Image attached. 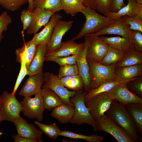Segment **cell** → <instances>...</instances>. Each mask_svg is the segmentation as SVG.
I'll list each match as a JSON object with an SVG mask.
<instances>
[{"mask_svg": "<svg viewBox=\"0 0 142 142\" xmlns=\"http://www.w3.org/2000/svg\"><path fill=\"white\" fill-rule=\"evenodd\" d=\"M105 114L124 129L135 142L142 141V138L140 137L135 124L125 105L113 100Z\"/></svg>", "mask_w": 142, "mask_h": 142, "instance_id": "cell-1", "label": "cell"}, {"mask_svg": "<svg viewBox=\"0 0 142 142\" xmlns=\"http://www.w3.org/2000/svg\"><path fill=\"white\" fill-rule=\"evenodd\" d=\"M81 12L85 16L86 20L80 31L72 39L74 40L80 39L86 35L98 32L115 20L102 16L88 7H85Z\"/></svg>", "mask_w": 142, "mask_h": 142, "instance_id": "cell-2", "label": "cell"}, {"mask_svg": "<svg viewBox=\"0 0 142 142\" xmlns=\"http://www.w3.org/2000/svg\"><path fill=\"white\" fill-rule=\"evenodd\" d=\"M87 92L83 89L76 92L75 95L69 100L74 107L73 116L70 123L78 125L85 124L92 126L94 131H97L96 121L92 117L85 104Z\"/></svg>", "mask_w": 142, "mask_h": 142, "instance_id": "cell-3", "label": "cell"}, {"mask_svg": "<svg viewBox=\"0 0 142 142\" xmlns=\"http://www.w3.org/2000/svg\"><path fill=\"white\" fill-rule=\"evenodd\" d=\"M87 59L89 68L90 90L96 88L107 80L114 79V71L118 62L106 65Z\"/></svg>", "mask_w": 142, "mask_h": 142, "instance_id": "cell-4", "label": "cell"}, {"mask_svg": "<svg viewBox=\"0 0 142 142\" xmlns=\"http://www.w3.org/2000/svg\"><path fill=\"white\" fill-rule=\"evenodd\" d=\"M0 105L4 120L13 122L20 116L22 107L15 94L4 91L0 97Z\"/></svg>", "mask_w": 142, "mask_h": 142, "instance_id": "cell-5", "label": "cell"}, {"mask_svg": "<svg viewBox=\"0 0 142 142\" xmlns=\"http://www.w3.org/2000/svg\"><path fill=\"white\" fill-rule=\"evenodd\" d=\"M44 83L42 88H48L55 92L62 99L63 103L74 106L69 99L73 97L76 92L69 90L61 83L58 75L48 72L43 73Z\"/></svg>", "mask_w": 142, "mask_h": 142, "instance_id": "cell-6", "label": "cell"}, {"mask_svg": "<svg viewBox=\"0 0 142 142\" xmlns=\"http://www.w3.org/2000/svg\"><path fill=\"white\" fill-rule=\"evenodd\" d=\"M34 95L33 98L31 96L24 97L21 102L22 111L25 116L41 121L43 119V113L45 108L40 93Z\"/></svg>", "mask_w": 142, "mask_h": 142, "instance_id": "cell-7", "label": "cell"}, {"mask_svg": "<svg viewBox=\"0 0 142 142\" xmlns=\"http://www.w3.org/2000/svg\"><path fill=\"white\" fill-rule=\"evenodd\" d=\"M96 121L97 131H100L109 134L119 142H135L124 129L105 114Z\"/></svg>", "mask_w": 142, "mask_h": 142, "instance_id": "cell-8", "label": "cell"}, {"mask_svg": "<svg viewBox=\"0 0 142 142\" xmlns=\"http://www.w3.org/2000/svg\"><path fill=\"white\" fill-rule=\"evenodd\" d=\"M113 100L105 92L85 99V104L92 116L96 121L105 114Z\"/></svg>", "mask_w": 142, "mask_h": 142, "instance_id": "cell-9", "label": "cell"}, {"mask_svg": "<svg viewBox=\"0 0 142 142\" xmlns=\"http://www.w3.org/2000/svg\"><path fill=\"white\" fill-rule=\"evenodd\" d=\"M131 80L121 82L106 93L112 99L124 105L133 103H142V98L131 92L128 88L127 83Z\"/></svg>", "mask_w": 142, "mask_h": 142, "instance_id": "cell-10", "label": "cell"}, {"mask_svg": "<svg viewBox=\"0 0 142 142\" xmlns=\"http://www.w3.org/2000/svg\"><path fill=\"white\" fill-rule=\"evenodd\" d=\"M85 44L83 49L78 54L76 60L79 74L82 78L84 83V89L87 93L90 90V79L89 68L87 59V52L89 44L92 37L85 36Z\"/></svg>", "mask_w": 142, "mask_h": 142, "instance_id": "cell-11", "label": "cell"}, {"mask_svg": "<svg viewBox=\"0 0 142 142\" xmlns=\"http://www.w3.org/2000/svg\"><path fill=\"white\" fill-rule=\"evenodd\" d=\"M73 22L59 20L55 25L50 40L47 45L46 54L57 49L61 45L65 33L72 28Z\"/></svg>", "mask_w": 142, "mask_h": 142, "instance_id": "cell-12", "label": "cell"}, {"mask_svg": "<svg viewBox=\"0 0 142 142\" xmlns=\"http://www.w3.org/2000/svg\"><path fill=\"white\" fill-rule=\"evenodd\" d=\"M85 44V42L78 43L72 39L62 42L59 48L46 55L45 60L47 61H52L58 58L78 54L83 49Z\"/></svg>", "mask_w": 142, "mask_h": 142, "instance_id": "cell-13", "label": "cell"}, {"mask_svg": "<svg viewBox=\"0 0 142 142\" xmlns=\"http://www.w3.org/2000/svg\"><path fill=\"white\" fill-rule=\"evenodd\" d=\"M92 37L87 48V58L100 63L107 52L109 46L100 37Z\"/></svg>", "mask_w": 142, "mask_h": 142, "instance_id": "cell-14", "label": "cell"}, {"mask_svg": "<svg viewBox=\"0 0 142 142\" xmlns=\"http://www.w3.org/2000/svg\"><path fill=\"white\" fill-rule=\"evenodd\" d=\"M16 128L17 134L22 136L36 140L37 142H43L42 132L37 129L32 124L27 122L20 116L13 122Z\"/></svg>", "mask_w": 142, "mask_h": 142, "instance_id": "cell-15", "label": "cell"}, {"mask_svg": "<svg viewBox=\"0 0 142 142\" xmlns=\"http://www.w3.org/2000/svg\"><path fill=\"white\" fill-rule=\"evenodd\" d=\"M130 30L129 26L126 24L121 18L115 19L112 23L98 32L86 36L99 37L104 34H116L123 37L129 38Z\"/></svg>", "mask_w": 142, "mask_h": 142, "instance_id": "cell-16", "label": "cell"}, {"mask_svg": "<svg viewBox=\"0 0 142 142\" xmlns=\"http://www.w3.org/2000/svg\"><path fill=\"white\" fill-rule=\"evenodd\" d=\"M33 13L32 21L26 32L28 35L37 33L49 22L52 16L55 13L39 8H35Z\"/></svg>", "mask_w": 142, "mask_h": 142, "instance_id": "cell-17", "label": "cell"}, {"mask_svg": "<svg viewBox=\"0 0 142 142\" xmlns=\"http://www.w3.org/2000/svg\"><path fill=\"white\" fill-rule=\"evenodd\" d=\"M43 83V72L30 76L19 92L18 94L25 97L40 93Z\"/></svg>", "mask_w": 142, "mask_h": 142, "instance_id": "cell-18", "label": "cell"}, {"mask_svg": "<svg viewBox=\"0 0 142 142\" xmlns=\"http://www.w3.org/2000/svg\"><path fill=\"white\" fill-rule=\"evenodd\" d=\"M142 77V63L132 65L116 67L114 80L119 82L131 80Z\"/></svg>", "mask_w": 142, "mask_h": 142, "instance_id": "cell-19", "label": "cell"}, {"mask_svg": "<svg viewBox=\"0 0 142 142\" xmlns=\"http://www.w3.org/2000/svg\"><path fill=\"white\" fill-rule=\"evenodd\" d=\"M106 17L114 19H120L124 16L132 17L136 15L142 16V5L139 4L136 0H128V3L116 12L110 11L103 14Z\"/></svg>", "mask_w": 142, "mask_h": 142, "instance_id": "cell-20", "label": "cell"}, {"mask_svg": "<svg viewBox=\"0 0 142 142\" xmlns=\"http://www.w3.org/2000/svg\"><path fill=\"white\" fill-rule=\"evenodd\" d=\"M62 18V16L58 13L54 14L50 21L44 26V28L38 33H36L32 39L38 45H47L49 43L54 28L58 21Z\"/></svg>", "mask_w": 142, "mask_h": 142, "instance_id": "cell-21", "label": "cell"}, {"mask_svg": "<svg viewBox=\"0 0 142 142\" xmlns=\"http://www.w3.org/2000/svg\"><path fill=\"white\" fill-rule=\"evenodd\" d=\"M37 46L32 39L25 42L21 47L16 50V61L20 63L25 62L28 69L36 53Z\"/></svg>", "mask_w": 142, "mask_h": 142, "instance_id": "cell-22", "label": "cell"}, {"mask_svg": "<svg viewBox=\"0 0 142 142\" xmlns=\"http://www.w3.org/2000/svg\"><path fill=\"white\" fill-rule=\"evenodd\" d=\"M47 45H37L36 53L27 69V75L30 76L43 72V66L46 54Z\"/></svg>", "mask_w": 142, "mask_h": 142, "instance_id": "cell-23", "label": "cell"}, {"mask_svg": "<svg viewBox=\"0 0 142 142\" xmlns=\"http://www.w3.org/2000/svg\"><path fill=\"white\" fill-rule=\"evenodd\" d=\"M74 113V107L63 103L53 108L50 114L62 124L70 123Z\"/></svg>", "mask_w": 142, "mask_h": 142, "instance_id": "cell-24", "label": "cell"}, {"mask_svg": "<svg viewBox=\"0 0 142 142\" xmlns=\"http://www.w3.org/2000/svg\"><path fill=\"white\" fill-rule=\"evenodd\" d=\"M40 93L42 97L45 109L50 110L63 103L59 97L53 91L48 88H42Z\"/></svg>", "mask_w": 142, "mask_h": 142, "instance_id": "cell-25", "label": "cell"}, {"mask_svg": "<svg viewBox=\"0 0 142 142\" xmlns=\"http://www.w3.org/2000/svg\"><path fill=\"white\" fill-rule=\"evenodd\" d=\"M125 105L135 124L140 137L142 138V103H131Z\"/></svg>", "mask_w": 142, "mask_h": 142, "instance_id": "cell-26", "label": "cell"}, {"mask_svg": "<svg viewBox=\"0 0 142 142\" xmlns=\"http://www.w3.org/2000/svg\"><path fill=\"white\" fill-rule=\"evenodd\" d=\"M109 46L126 52L131 49V45L129 38L115 37H108L104 36L100 37Z\"/></svg>", "mask_w": 142, "mask_h": 142, "instance_id": "cell-27", "label": "cell"}, {"mask_svg": "<svg viewBox=\"0 0 142 142\" xmlns=\"http://www.w3.org/2000/svg\"><path fill=\"white\" fill-rule=\"evenodd\" d=\"M63 85L68 89L75 92L84 89L83 79L79 74L60 79Z\"/></svg>", "mask_w": 142, "mask_h": 142, "instance_id": "cell-28", "label": "cell"}, {"mask_svg": "<svg viewBox=\"0 0 142 142\" xmlns=\"http://www.w3.org/2000/svg\"><path fill=\"white\" fill-rule=\"evenodd\" d=\"M142 63V52L131 49L126 53L124 58L117 63L116 67Z\"/></svg>", "mask_w": 142, "mask_h": 142, "instance_id": "cell-29", "label": "cell"}, {"mask_svg": "<svg viewBox=\"0 0 142 142\" xmlns=\"http://www.w3.org/2000/svg\"><path fill=\"white\" fill-rule=\"evenodd\" d=\"M34 8H39L54 13L63 10L60 0H33Z\"/></svg>", "mask_w": 142, "mask_h": 142, "instance_id": "cell-30", "label": "cell"}, {"mask_svg": "<svg viewBox=\"0 0 142 142\" xmlns=\"http://www.w3.org/2000/svg\"><path fill=\"white\" fill-rule=\"evenodd\" d=\"M63 10L72 16L81 12L85 7L82 0H60Z\"/></svg>", "mask_w": 142, "mask_h": 142, "instance_id": "cell-31", "label": "cell"}, {"mask_svg": "<svg viewBox=\"0 0 142 142\" xmlns=\"http://www.w3.org/2000/svg\"><path fill=\"white\" fill-rule=\"evenodd\" d=\"M126 53L109 46L107 52L100 64L108 65L118 62L124 58Z\"/></svg>", "mask_w": 142, "mask_h": 142, "instance_id": "cell-32", "label": "cell"}, {"mask_svg": "<svg viewBox=\"0 0 142 142\" xmlns=\"http://www.w3.org/2000/svg\"><path fill=\"white\" fill-rule=\"evenodd\" d=\"M121 82H117L113 79L107 80L101 84L96 88L90 89L86 94L85 99H88L102 93L108 92Z\"/></svg>", "mask_w": 142, "mask_h": 142, "instance_id": "cell-33", "label": "cell"}, {"mask_svg": "<svg viewBox=\"0 0 142 142\" xmlns=\"http://www.w3.org/2000/svg\"><path fill=\"white\" fill-rule=\"evenodd\" d=\"M59 136L72 139H83L88 142H102L104 139L103 137L95 134L86 135L66 130L61 131L59 133Z\"/></svg>", "mask_w": 142, "mask_h": 142, "instance_id": "cell-34", "label": "cell"}, {"mask_svg": "<svg viewBox=\"0 0 142 142\" xmlns=\"http://www.w3.org/2000/svg\"><path fill=\"white\" fill-rule=\"evenodd\" d=\"M35 123L42 132L50 139L55 140L59 136L61 130L55 123L47 125L41 123L37 120L35 121Z\"/></svg>", "mask_w": 142, "mask_h": 142, "instance_id": "cell-35", "label": "cell"}, {"mask_svg": "<svg viewBox=\"0 0 142 142\" xmlns=\"http://www.w3.org/2000/svg\"><path fill=\"white\" fill-rule=\"evenodd\" d=\"M142 33L139 31L131 29L129 36L132 48L140 52H142Z\"/></svg>", "mask_w": 142, "mask_h": 142, "instance_id": "cell-36", "label": "cell"}, {"mask_svg": "<svg viewBox=\"0 0 142 142\" xmlns=\"http://www.w3.org/2000/svg\"><path fill=\"white\" fill-rule=\"evenodd\" d=\"M124 22L130 26V29L142 32V16L136 15L132 17L128 16L122 17Z\"/></svg>", "mask_w": 142, "mask_h": 142, "instance_id": "cell-37", "label": "cell"}, {"mask_svg": "<svg viewBox=\"0 0 142 142\" xmlns=\"http://www.w3.org/2000/svg\"><path fill=\"white\" fill-rule=\"evenodd\" d=\"M28 2V0H0V5L7 10L14 11Z\"/></svg>", "mask_w": 142, "mask_h": 142, "instance_id": "cell-38", "label": "cell"}, {"mask_svg": "<svg viewBox=\"0 0 142 142\" xmlns=\"http://www.w3.org/2000/svg\"><path fill=\"white\" fill-rule=\"evenodd\" d=\"M79 74V70L77 64L60 66L58 75L59 79L67 76Z\"/></svg>", "mask_w": 142, "mask_h": 142, "instance_id": "cell-39", "label": "cell"}, {"mask_svg": "<svg viewBox=\"0 0 142 142\" xmlns=\"http://www.w3.org/2000/svg\"><path fill=\"white\" fill-rule=\"evenodd\" d=\"M128 89L131 92L142 98V78L137 77L127 83Z\"/></svg>", "mask_w": 142, "mask_h": 142, "instance_id": "cell-40", "label": "cell"}, {"mask_svg": "<svg viewBox=\"0 0 142 142\" xmlns=\"http://www.w3.org/2000/svg\"><path fill=\"white\" fill-rule=\"evenodd\" d=\"M33 12L25 9L21 12L20 18L23 25V29L22 32L23 35V32L27 30L33 18Z\"/></svg>", "mask_w": 142, "mask_h": 142, "instance_id": "cell-41", "label": "cell"}, {"mask_svg": "<svg viewBox=\"0 0 142 142\" xmlns=\"http://www.w3.org/2000/svg\"><path fill=\"white\" fill-rule=\"evenodd\" d=\"M78 54L72 55L71 56L58 58L53 59L52 61L57 63L60 66L76 64Z\"/></svg>", "mask_w": 142, "mask_h": 142, "instance_id": "cell-42", "label": "cell"}, {"mask_svg": "<svg viewBox=\"0 0 142 142\" xmlns=\"http://www.w3.org/2000/svg\"><path fill=\"white\" fill-rule=\"evenodd\" d=\"M12 22V19L6 11L3 12L0 15V34L6 31L9 25Z\"/></svg>", "mask_w": 142, "mask_h": 142, "instance_id": "cell-43", "label": "cell"}, {"mask_svg": "<svg viewBox=\"0 0 142 142\" xmlns=\"http://www.w3.org/2000/svg\"><path fill=\"white\" fill-rule=\"evenodd\" d=\"M21 67L20 72L15 84L12 93L15 94L21 82L25 76L27 75V69L24 62H22L21 63Z\"/></svg>", "mask_w": 142, "mask_h": 142, "instance_id": "cell-44", "label": "cell"}, {"mask_svg": "<svg viewBox=\"0 0 142 142\" xmlns=\"http://www.w3.org/2000/svg\"><path fill=\"white\" fill-rule=\"evenodd\" d=\"M95 5L96 11L103 14L109 11L110 0H93Z\"/></svg>", "mask_w": 142, "mask_h": 142, "instance_id": "cell-45", "label": "cell"}, {"mask_svg": "<svg viewBox=\"0 0 142 142\" xmlns=\"http://www.w3.org/2000/svg\"><path fill=\"white\" fill-rule=\"evenodd\" d=\"M109 11L113 12H116L121 8L125 6L124 0H110Z\"/></svg>", "mask_w": 142, "mask_h": 142, "instance_id": "cell-46", "label": "cell"}, {"mask_svg": "<svg viewBox=\"0 0 142 142\" xmlns=\"http://www.w3.org/2000/svg\"><path fill=\"white\" fill-rule=\"evenodd\" d=\"M12 137L14 142H37L35 139L24 137L18 134L13 135Z\"/></svg>", "mask_w": 142, "mask_h": 142, "instance_id": "cell-47", "label": "cell"}, {"mask_svg": "<svg viewBox=\"0 0 142 142\" xmlns=\"http://www.w3.org/2000/svg\"><path fill=\"white\" fill-rule=\"evenodd\" d=\"M84 6L96 11L95 5L93 0H82Z\"/></svg>", "mask_w": 142, "mask_h": 142, "instance_id": "cell-48", "label": "cell"}, {"mask_svg": "<svg viewBox=\"0 0 142 142\" xmlns=\"http://www.w3.org/2000/svg\"><path fill=\"white\" fill-rule=\"evenodd\" d=\"M28 1L29 6L27 9L30 11H32L34 8L33 5V0H28Z\"/></svg>", "mask_w": 142, "mask_h": 142, "instance_id": "cell-49", "label": "cell"}, {"mask_svg": "<svg viewBox=\"0 0 142 142\" xmlns=\"http://www.w3.org/2000/svg\"><path fill=\"white\" fill-rule=\"evenodd\" d=\"M4 120V119L2 114L1 106L0 105V123L2 121Z\"/></svg>", "mask_w": 142, "mask_h": 142, "instance_id": "cell-50", "label": "cell"}, {"mask_svg": "<svg viewBox=\"0 0 142 142\" xmlns=\"http://www.w3.org/2000/svg\"><path fill=\"white\" fill-rule=\"evenodd\" d=\"M140 4L142 5V0H136Z\"/></svg>", "mask_w": 142, "mask_h": 142, "instance_id": "cell-51", "label": "cell"}, {"mask_svg": "<svg viewBox=\"0 0 142 142\" xmlns=\"http://www.w3.org/2000/svg\"><path fill=\"white\" fill-rule=\"evenodd\" d=\"M3 37V36L2 35V34H0V43L1 42V40Z\"/></svg>", "mask_w": 142, "mask_h": 142, "instance_id": "cell-52", "label": "cell"}, {"mask_svg": "<svg viewBox=\"0 0 142 142\" xmlns=\"http://www.w3.org/2000/svg\"><path fill=\"white\" fill-rule=\"evenodd\" d=\"M2 134H3L0 131V138L2 136Z\"/></svg>", "mask_w": 142, "mask_h": 142, "instance_id": "cell-53", "label": "cell"}]
</instances>
